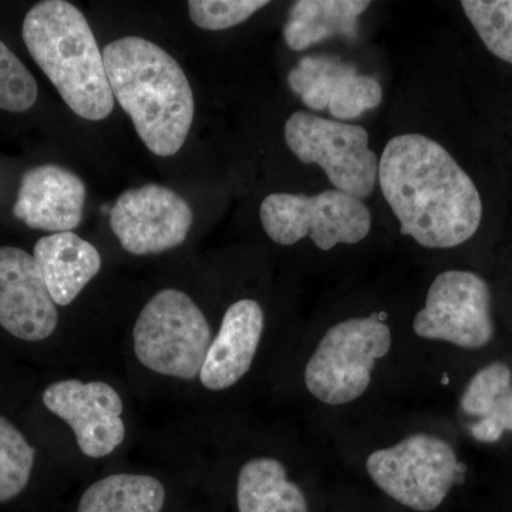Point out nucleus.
I'll list each match as a JSON object with an SVG mask.
<instances>
[{"instance_id":"7ed1b4c3","label":"nucleus","mask_w":512,"mask_h":512,"mask_svg":"<svg viewBox=\"0 0 512 512\" xmlns=\"http://www.w3.org/2000/svg\"><path fill=\"white\" fill-rule=\"evenodd\" d=\"M30 56L57 92L84 120L107 119L114 109L103 52L82 10L64 0H43L22 28Z\"/></svg>"},{"instance_id":"4468645a","label":"nucleus","mask_w":512,"mask_h":512,"mask_svg":"<svg viewBox=\"0 0 512 512\" xmlns=\"http://www.w3.org/2000/svg\"><path fill=\"white\" fill-rule=\"evenodd\" d=\"M86 197L79 175L56 164L37 165L20 178L13 215L32 229L72 232L82 222Z\"/></svg>"},{"instance_id":"0eeeda50","label":"nucleus","mask_w":512,"mask_h":512,"mask_svg":"<svg viewBox=\"0 0 512 512\" xmlns=\"http://www.w3.org/2000/svg\"><path fill=\"white\" fill-rule=\"evenodd\" d=\"M259 214L268 237L285 247L309 237L316 247L330 251L339 244L363 241L372 228L365 202L338 190L271 194L262 201Z\"/></svg>"},{"instance_id":"5701e85b","label":"nucleus","mask_w":512,"mask_h":512,"mask_svg":"<svg viewBox=\"0 0 512 512\" xmlns=\"http://www.w3.org/2000/svg\"><path fill=\"white\" fill-rule=\"evenodd\" d=\"M37 83L18 56L0 40V110L23 113L36 104Z\"/></svg>"},{"instance_id":"412c9836","label":"nucleus","mask_w":512,"mask_h":512,"mask_svg":"<svg viewBox=\"0 0 512 512\" xmlns=\"http://www.w3.org/2000/svg\"><path fill=\"white\" fill-rule=\"evenodd\" d=\"M461 8L484 46L512 64V0H463Z\"/></svg>"},{"instance_id":"f03ea898","label":"nucleus","mask_w":512,"mask_h":512,"mask_svg":"<svg viewBox=\"0 0 512 512\" xmlns=\"http://www.w3.org/2000/svg\"><path fill=\"white\" fill-rule=\"evenodd\" d=\"M114 100L133 121L138 137L160 157L177 154L194 120V94L170 53L143 37L128 36L103 50Z\"/></svg>"},{"instance_id":"f257e3e1","label":"nucleus","mask_w":512,"mask_h":512,"mask_svg":"<svg viewBox=\"0 0 512 512\" xmlns=\"http://www.w3.org/2000/svg\"><path fill=\"white\" fill-rule=\"evenodd\" d=\"M379 184L400 232L424 248L458 247L480 228L483 201L453 156L421 134H400L384 147Z\"/></svg>"},{"instance_id":"f8f14e48","label":"nucleus","mask_w":512,"mask_h":512,"mask_svg":"<svg viewBox=\"0 0 512 512\" xmlns=\"http://www.w3.org/2000/svg\"><path fill=\"white\" fill-rule=\"evenodd\" d=\"M288 83L306 107L328 110L338 120L359 119L383 100L375 77L360 74L353 64L336 56L303 57L289 73Z\"/></svg>"},{"instance_id":"6e6552de","label":"nucleus","mask_w":512,"mask_h":512,"mask_svg":"<svg viewBox=\"0 0 512 512\" xmlns=\"http://www.w3.org/2000/svg\"><path fill=\"white\" fill-rule=\"evenodd\" d=\"M289 150L305 164H318L333 187L357 200L373 194L379 158L365 128L296 111L285 124Z\"/></svg>"},{"instance_id":"2eb2a0df","label":"nucleus","mask_w":512,"mask_h":512,"mask_svg":"<svg viewBox=\"0 0 512 512\" xmlns=\"http://www.w3.org/2000/svg\"><path fill=\"white\" fill-rule=\"evenodd\" d=\"M264 323V311L252 299H242L229 306L201 369L204 387L220 392L247 375L261 343Z\"/></svg>"},{"instance_id":"6ab92c4d","label":"nucleus","mask_w":512,"mask_h":512,"mask_svg":"<svg viewBox=\"0 0 512 512\" xmlns=\"http://www.w3.org/2000/svg\"><path fill=\"white\" fill-rule=\"evenodd\" d=\"M239 512H309L305 494L286 476L281 461L252 458L238 474Z\"/></svg>"},{"instance_id":"f3484780","label":"nucleus","mask_w":512,"mask_h":512,"mask_svg":"<svg viewBox=\"0 0 512 512\" xmlns=\"http://www.w3.org/2000/svg\"><path fill=\"white\" fill-rule=\"evenodd\" d=\"M33 258L53 301L59 306L70 305L101 269L100 252L74 232L40 238Z\"/></svg>"},{"instance_id":"1a4fd4ad","label":"nucleus","mask_w":512,"mask_h":512,"mask_svg":"<svg viewBox=\"0 0 512 512\" xmlns=\"http://www.w3.org/2000/svg\"><path fill=\"white\" fill-rule=\"evenodd\" d=\"M413 330L420 338L458 349H487L495 338L490 285L473 271H444L431 284Z\"/></svg>"},{"instance_id":"dca6fc26","label":"nucleus","mask_w":512,"mask_h":512,"mask_svg":"<svg viewBox=\"0 0 512 512\" xmlns=\"http://www.w3.org/2000/svg\"><path fill=\"white\" fill-rule=\"evenodd\" d=\"M471 439L480 444L501 443L512 434V367L497 359L478 367L460 397Z\"/></svg>"},{"instance_id":"9b49d317","label":"nucleus","mask_w":512,"mask_h":512,"mask_svg":"<svg viewBox=\"0 0 512 512\" xmlns=\"http://www.w3.org/2000/svg\"><path fill=\"white\" fill-rule=\"evenodd\" d=\"M43 403L72 427L77 446L87 457L109 456L126 437L123 400L110 384L62 380L47 387Z\"/></svg>"},{"instance_id":"4be33fe9","label":"nucleus","mask_w":512,"mask_h":512,"mask_svg":"<svg viewBox=\"0 0 512 512\" xmlns=\"http://www.w3.org/2000/svg\"><path fill=\"white\" fill-rule=\"evenodd\" d=\"M36 450L9 420L0 416V503L18 497L30 480Z\"/></svg>"},{"instance_id":"b1692460","label":"nucleus","mask_w":512,"mask_h":512,"mask_svg":"<svg viewBox=\"0 0 512 512\" xmlns=\"http://www.w3.org/2000/svg\"><path fill=\"white\" fill-rule=\"evenodd\" d=\"M268 5L266 0H191L188 10L198 28L225 30L241 25Z\"/></svg>"},{"instance_id":"39448f33","label":"nucleus","mask_w":512,"mask_h":512,"mask_svg":"<svg viewBox=\"0 0 512 512\" xmlns=\"http://www.w3.org/2000/svg\"><path fill=\"white\" fill-rule=\"evenodd\" d=\"M390 348L392 333L379 316L343 320L325 333L309 359L306 387L329 406L355 402L369 389L373 367Z\"/></svg>"},{"instance_id":"20e7f679","label":"nucleus","mask_w":512,"mask_h":512,"mask_svg":"<svg viewBox=\"0 0 512 512\" xmlns=\"http://www.w3.org/2000/svg\"><path fill=\"white\" fill-rule=\"evenodd\" d=\"M133 339L134 352L148 369L158 375L194 380L204 366L212 330L187 293L164 289L144 306Z\"/></svg>"},{"instance_id":"aec40b11","label":"nucleus","mask_w":512,"mask_h":512,"mask_svg":"<svg viewBox=\"0 0 512 512\" xmlns=\"http://www.w3.org/2000/svg\"><path fill=\"white\" fill-rule=\"evenodd\" d=\"M164 485L144 474H114L84 491L77 512H161Z\"/></svg>"},{"instance_id":"423d86ee","label":"nucleus","mask_w":512,"mask_h":512,"mask_svg":"<svg viewBox=\"0 0 512 512\" xmlns=\"http://www.w3.org/2000/svg\"><path fill=\"white\" fill-rule=\"evenodd\" d=\"M366 470L394 501L420 512L439 508L464 473L453 446L427 433L373 451L367 457Z\"/></svg>"},{"instance_id":"9d476101","label":"nucleus","mask_w":512,"mask_h":512,"mask_svg":"<svg viewBox=\"0 0 512 512\" xmlns=\"http://www.w3.org/2000/svg\"><path fill=\"white\" fill-rule=\"evenodd\" d=\"M192 221L188 202L157 184L124 191L110 210V227L121 247L140 256L180 247Z\"/></svg>"},{"instance_id":"a211bd4d","label":"nucleus","mask_w":512,"mask_h":512,"mask_svg":"<svg viewBox=\"0 0 512 512\" xmlns=\"http://www.w3.org/2000/svg\"><path fill=\"white\" fill-rule=\"evenodd\" d=\"M369 6L365 0H298L284 26L285 43L303 52L332 36L353 39L359 32V16Z\"/></svg>"},{"instance_id":"ddd939ff","label":"nucleus","mask_w":512,"mask_h":512,"mask_svg":"<svg viewBox=\"0 0 512 512\" xmlns=\"http://www.w3.org/2000/svg\"><path fill=\"white\" fill-rule=\"evenodd\" d=\"M57 323V305L33 255L0 247V326L15 338L40 342Z\"/></svg>"}]
</instances>
